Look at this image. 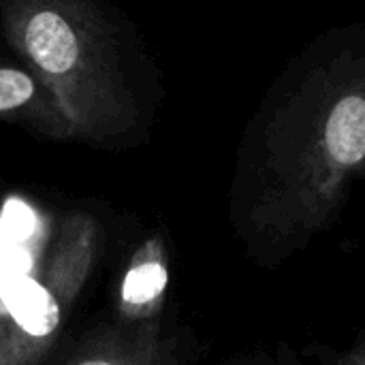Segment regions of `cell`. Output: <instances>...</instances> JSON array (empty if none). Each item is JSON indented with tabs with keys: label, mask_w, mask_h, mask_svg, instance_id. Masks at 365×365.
<instances>
[{
	"label": "cell",
	"mask_w": 365,
	"mask_h": 365,
	"mask_svg": "<svg viewBox=\"0 0 365 365\" xmlns=\"http://www.w3.org/2000/svg\"><path fill=\"white\" fill-rule=\"evenodd\" d=\"M11 43L62 105L92 92H122L109 36L83 0H4Z\"/></svg>",
	"instance_id": "cell-1"
},
{
	"label": "cell",
	"mask_w": 365,
	"mask_h": 365,
	"mask_svg": "<svg viewBox=\"0 0 365 365\" xmlns=\"http://www.w3.org/2000/svg\"><path fill=\"white\" fill-rule=\"evenodd\" d=\"M325 120V148L342 167H355L365 156V98L361 88L342 86Z\"/></svg>",
	"instance_id": "cell-2"
},
{
	"label": "cell",
	"mask_w": 365,
	"mask_h": 365,
	"mask_svg": "<svg viewBox=\"0 0 365 365\" xmlns=\"http://www.w3.org/2000/svg\"><path fill=\"white\" fill-rule=\"evenodd\" d=\"M0 299L30 336H47L60 323V310L51 293L28 276L0 284Z\"/></svg>",
	"instance_id": "cell-3"
},
{
	"label": "cell",
	"mask_w": 365,
	"mask_h": 365,
	"mask_svg": "<svg viewBox=\"0 0 365 365\" xmlns=\"http://www.w3.org/2000/svg\"><path fill=\"white\" fill-rule=\"evenodd\" d=\"M47 96H53L41 79L24 68L0 64V113L24 111L32 105L43 103Z\"/></svg>",
	"instance_id": "cell-4"
},
{
	"label": "cell",
	"mask_w": 365,
	"mask_h": 365,
	"mask_svg": "<svg viewBox=\"0 0 365 365\" xmlns=\"http://www.w3.org/2000/svg\"><path fill=\"white\" fill-rule=\"evenodd\" d=\"M167 287V272L158 263H148L130 269L124 280L122 295L128 304H148Z\"/></svg>",
	"instance_id": "cell-5"
},
{
	"label": "cell",
	"mask_w": 365,
	"mask_h": 365,
	"mask_svg": "<svg viewBox=\"0 0 365 365\" xmlns=\"http://www.w3.org/2000/svg\"><path fill=\"white\" fill-rule=\"evenodd\" d=\"M36 218L32 214V210L17 201L11 199L0 216V244H21L26 242L32 231H34Z\"/></svg>",
	"instance_id": "cell-6"
},
{
	"label": "cell",
	"mask_w": 365,
	"mask_h": 365,
	"mask_svg": "<svg viewBox=\"0 0 365 365\" xmlns=\"http://www.w3.org/2000/svg\"><path fill=\"white\" fill-rule=\"evenodd\" d=\"M32 259L19 244H0V284L28 276Z\"/></svg>",
	"instance_id": "cell-7"
},
{
	"label": "cell",
	"mask_w": 365,
	"mask_h": 365,
	"mask_svg": "<svg viewBox=\"0 0 365 365\" xmlns=\"http://www.w3.org/2000/svg\"><path fill=\"white\" fill-rule=\"evenodd\" d=\"M83 365H109V364H101V361H92V364H83Z\"/></svg>",
	"instance_id": "cell-8"
}]
</instances>
